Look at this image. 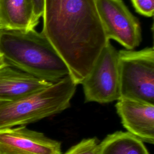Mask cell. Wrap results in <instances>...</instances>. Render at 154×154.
I'll return each instance as SVG.
<instances>
[{
    "instance_id": "9a60e30c",
    "label": "cell",
    "mask_w": 154,
    "mask_h": 154,
    "mask_svg": "<svg viewBox=\"0 0 154 154\" xmlns=\"http://www.w3.org/2000/svg\"><path fill=\"white\" fill-rule=\"evenodd\" d=\"M5 64H6V63L5 62L3 57L0 55V67L4 66Z\"/></svg>"
},
{
    "instance_id": "ba28073f",
    "label": "cell",
    "mask_w": 154,
    "mask_h": 154,
    "mask_svg": "<svg viewBox=\"0 0 154 154\" xmlns=\"http://www.w3.org/2000/svg\"><path fill=\"white\" fill-rule=\"evenodd\" d=\"M117 112L127 132L143 142L154 143V104L120 97L116 104Z\"/></svg>"
},
{
    "instance_id": "6da1fadb",
    "label": "cell",
    "mask_w": 154,
    "mask_h": 154,
    "mask_svg": "<svg viewBox=\"0 0 154 154\" xmlns=\"http://www.w3.org/2000/svg\"><path fill=\"white\" fill-rule=\"evenodd\" d=\"M42 32L81 84L107 40L95 0H45Z\"/></svg>"
},
{
    "instance_id": "9c48e42d",
    "label": "cell",
    "mask_w": 154,
    "mask_h": 154,
    "mask_svg": "<svg viewBox=\"0 0 154 154\" xmlns=\"http://www.w3.org/2000/svg\"><path fill=\"white\" fill-rule=\"evenodd\" d=\"M52 84L6 63L0 67V102L20 99L45 88Z\"/></svg>"
},
{
    "instance_id": "8fae6325",
    "label": "cell",
    "mask_w": 154,
    "mask_h": 154,
    "mask_svg": "<svg viewBox=\"0 0 154 154\" xmlns=\"http://www.w3.org/2000/svg\"><path fill=\"white\" fill-rule=\"evenodd\" d=\"M99 154H150L144 142L128 132L117 131L99 144Z\"/></svg>"
},
{
    "instance_id": "5bb4252c",
    "label": "cell",
    "mask_w": 154,
    "mask_h": 154,
    "mask_svg": "<svg viewBox=\"0 0 154 154\" xmlns=\"http://www.w3.org/2000/svg\"><path fill=\"white\" fill-rule=\"evenodd\" d=\"M32 5L34 22L36 25L38 23L40 18L42 17L44 8L45 0H30Z\"/></svg>"
},
{
    "instance_id": "30bf717a",
    "label": "cell",
    "mask_w": 154,
    "mask_h": 154,
    "mask_svg": "<svg viewBox=\"0 0 154 154\" xmlns=\"http://www.w3.org/2000/svg\"><path fill=\"white\" fill-rule=\"evenodd\" d=\"M36 26L30 0H0V29L26 31Z\"/></svg>"
},
{
    "instance_id": "4fadbf2b",
    "label": "cell",
    "mask_w": 154,
    "mask_h": 154,
    "mask_svg": "<svg viewBox=\"0 0 154 154\" xmlns=\"http://www.w3.org/2000/svg\"><path fill=\"white\" fill-rule=\"evenodd\" d=\"M135 11L146 17H153L154 13V0H131Z\"/></svg>"
},
{
    "instance_id": "5b68a950",
    "label": "cell",
    "mask_w": 154,
    "mask_h": 154,
    "mask_svg": "<svg viewBox=\"0 0 154 154\" xmlns=\"http://www.w3.org/2000/svg\"><path fill=\"white\" fill-rule=\"evenodd\" d=\"M86 102L105 103L120 97L119 54L109 41L81 82Z\"/></svg>"
},
{
    "instance_id": "3957f363",
    "label": "cell",
    "mask_w": 154,
    "mask_h": 154,
    "mask_svg": "<svg viewBox=\"0 0 154 154\" xmlns=\"http://www.w3.org/2000/svg\"><path fill=\"white\" fill-rule=\"evenodd\" d=\"M77 85L69 75L30 95L0 102V129L25 125L63 111L70 106Z\"/></svg>"
},
{
    "instance_id": "7a4b0ae2",
    "label": "cell",
    "mask_w": 154,
    "mask_h": 154,
    "mask_svg": "<svg viewBox=\"0 0 154 154\" xmlns=\"http://www.w3.org/2000/svg\"><path fill=\"white\" fill-rule=\"evenodd\" d=\"M0 55L8 65L51 83L69 75L51 42L35 29H0Z\"/></svg>"
},
{
    "instance_id": "52a82bcc",
    "label": "cell",
    "mask_w": 154,
    "mask_h": 154,
    "mask_svg": "<svg viewBox=\"0 0 154 154\" xmlns=\"http://www.w3.org/2000/svg\"><path fill=\"white\" fill-rule=\"evenodd\" d=\"M61 143L25 125L0 129V154H61Z\"/></svg>"
},
{
    "instance_id": "277c9868",
    "label": "cell",
    "mask_w": 154,
    "mask_h": 154,
    "mask_svg": "<svg viewBox=\"0 0 154 154\" xmlns=\"http://www.w3.org/2000/svg\"><path fill=\"white\" fill-rule=\"evenodd\" d=\"M120 97L154 104V49L118 51Z\"/></svg>"
},
{
    "instance_id": "8992f818",
    "label": "cell",
    "mask_w": 154,
    "mask_h": 154,
    "mask_svg": "<svg viewBox=\"0 0 154 154\" xmlns=\"http://www.w3.org/2000/svg\"><path fill=\"white\" fill-rule=\"evenodd\" d=\"M96 6L107 40H114L128 50L141 42L139 20L123 0H95Z\"/></svg>"
},
{
    "instance_id": "7c38bea8",
    "label": "cell",
    "mask_w": 154,
    "mask_h": 154,
    "mask_svg": "<svg viewBox=\"0 0 154 154\" xmlns=\"http://www.w3.org/2000/svg\"><path fill=\"white\" fill-rule=\"evenodd\" d=\"M63 154H99V144L94 138L84 139Z\"/></svg>"
}]
</instances>
